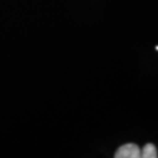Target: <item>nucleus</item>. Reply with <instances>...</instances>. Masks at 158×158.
Wrapping results in <instances>:
<instances>
[{
	"label": "nucleus",
	"mask_w": 158,
	"mask_h": 158,
	"mask_svg": "<svg viewBox=\"0 0 158 158\" xmlns=\"http://www.w3.org/2000/svg\"><path fill=\"white\" fill-rule=\"evenodd\" d=\"M157 155V150L153 144L149 143V144H145L143 149H141V157L142 158H156Z\"/></svg>",
	"instance_id": "nucleus-2"
},
{
	"label": "nucleus",
	"mask_w": 158,
	"mask_h": 158,
	"mask_svg": "<svg viewBox=\"0 0 158 158\" xmlns=\"http://www.w3.org/2000/svg\"><path fill=\"white\" fill-rule=\"evenodd\" d=\"M116 158H139L141 157V149L138 148L137 144L128 143L124 144L115 153Z\"/></svg>",
	"instance_id": "nucleus-1"
}]
</instances>
